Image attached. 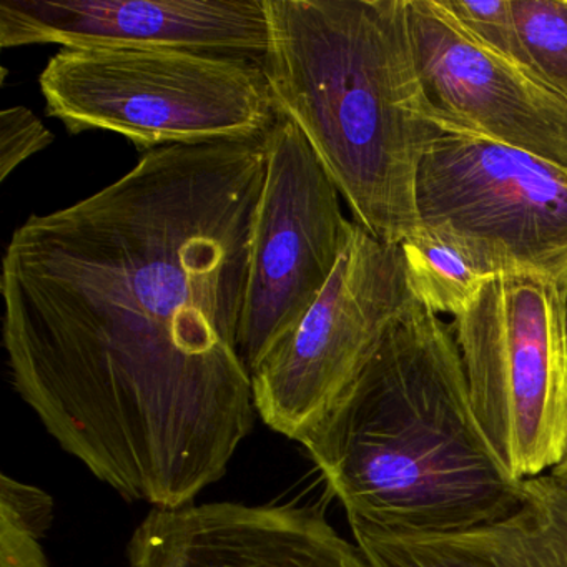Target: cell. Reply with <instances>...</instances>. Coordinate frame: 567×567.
<instances>
[{
	"mask_svg": "<svg viewBox=\"0 0 567 567\" xmlns=\"http://www.w3.org/2000/svg\"><path fill=\"white\" fill-rule=\"evenodd\" d=\"M440 2L463 25L464 31L473 35L480 44L529 71L511 0H440Z\"/></svg>",
	"mask_w": 567,
	"mask_h": 567,
	"instance_id": "cell-15",
	"label": "cell"
},
{
	"mask_svg": "<svg viewBox=\"0 0 567 567\" xmlns=\"http://www.w3.org/2000/svg\"><path fill=\"white\" fill-rule=\"evenodd\" d=\"M350 523L393 533L484 526L516 509L473 403L453 327L416 303L301 443Z\"/></svg>",
	"mask_w": 567,
	"mask_h": 567,
	"instance_id": "cell-2",
	"label": "cell"
},
{
	"mask_svg": "<svg viewBox=\"0 0 567 567\" xmlns=\"http://www.w3.org/2000/svg\"><path fill=\"white\" fill-rule=\"evenodd\" d=\"M128 567H371L317 509L293 504H187L152 509Z\"/></svg>",
	"mask_w": 567,
	"mask_h": 567,
	"instance_id": "cell-11",
	"label": "cell"
},
{
	"mask_svg": "<svg viewBox=\"0 0 567 567\" xmlns=\"http://www.w3.org/2000/svg\"><path fill=\"white\" fill-rule=\"evenodd\" d=\"M350 526L371 567H567V484L550 473L524 480L513 513L456 533Z\"/></svg>",
	"mask_w": 567,
	"mask_h": 567,
	"instance_id": "cell-12",
	"label": "cell"
},
{
	"mask_svg": "<svg viewBox=\"0 0 567 567\" xmlns=\"http://www.w3.org/2000/svg\"><path fill=\"white\" fill-rule=\"evenodd\" d=\"M240 351L254 370L313 307L350 238L340 192L300 128L278 115L264 138Z\"/></svg>",
	"mask_w": 567,
	"mask_h": 567,
	"instance_id": "cell-8",
	"label": "cell"
},
{
	"mask_svg": "<svg viewBox=\"0 0 567 567\" xmlns=\"http://www.w3.org/2000/svg\"><path fill=\"white\" fill-rule=\"evenodd\" d=\"M417 74L437 125L567 168V101L464 31L440 0H408Z\"/></svg>",
	"mask_w": 567,
	"mask_h": 567,
	"instance_id": "cell-9",
	"label": "cell"
},
{
	"mask_svg": "<svg viewBox=\"0 0 567 567\" xmlns=\"http://www.w3.org/2000/svg\"><path fill=\"white\" fill-rule=\"evenodd\" d=\"M0 517L14 520L44 537L54 520V499L39 487L2 474Z\"/></svg>",
	"mask_w": 567,
	"mask_h": 567,
	"instance_id": "cell-17",
	"label": "cell"
},
{
	"mask_svg": "<svg viewBox=\"0 0 567 567\" xmlns=\"http://www.w3.org/2000/svg\"><path fill=\"white\" fill-rule=\"evenodd\" d=\"M261 62L280 117L354 221L386 244L417 228L416 175L441 132L417 74L408 0H267Z\"/></svg>",
	"mask_w": 567,
	"mask_h": 567,
	"instance_id": "cell-3",
	"label": "cell"
},
{
	"mask_svg": "<svg viewBox=\"0 0 567 567\" xmlns=\"http://www.w3.org/2000/svg\"><path fill=\"white\" fill-rule=\"evenodd\" d=\"M451 327L501 463L520 481L549 473L567 451V288L499 274Z\"/></svg>",
	"mask_w": 567,
	"mask_h": 567,
	"instance_id": "cell-5",
	"label": "cell"
},
{
	"mask_svg": "<svg viewBox=\"0 0 567 567\" xmlns=\"http://www.w3.org/2000/svg\"><path fill=\"white\" fill-rule=\"evenodd\" d=\"M553 476H556L557 480L563 481L564 484H567V451L564 454L563 460L549 471Z\"/></svg>",
	"mask_w": 567,
	"mask_h": 567,
	"instance_id": "cell-19",
	"label": "cell"
},
{
	"mask_svg": "<svg viewBox=\"0 0 567 567\" xmlns=\"http://www.w3.org/2000/svg\"><path fill=\"white\" fill-rule=\"evenodd\" d=\"M34 530L0 517V567H51Z\"/></svg>",
	"mask_w": 567,
	"mask_h": 567,
	"instance_id": "cell-18",
	"label": "cell"
},
{
	"mask_svg": "<svg viewBox=\"0 0 567 567\" xmlns=\"http://www.w3.org/2000/svg\"><path fill=\"white\" fill-rule=\"evenodd\" d=\"M417 224L463 247L487 274L567 288V168L441 127L416 175Z\"/></svg>",
	"mask_w": 567,
	"mask_h": 567,
	"instance_id": "cell-6",
	"label": "cell"
},
{
	"mask_svg": "<svg viewBox=\"0 0 567 567\" xmlns=\"http://www.w3.org/2000/svg\"><path fill=\"white\" fill-rule=\"evenodd\" d=\"M416 303L400 245L351 221L347 247L313 307L251 370L258 416L303 443Z\"/></svg>",
	"mask_w": 567,
	"mask_h": 567,
	"instance_id": "cell-7",
	"label": "cell"
},
{
	"mask_svg": "<svg viewBox=\"0 0 567 567\" xmlns=\"http://www.w3.org/2000/svg\"><path fill=\"white\" fill-rule=\"evenodd\" d=\"M267 0H0V45L175 49L264 62Z\"/></svg>",
	"mask_w": 567,
	"mask_h": 567,
	"instance_id": "cell-10",
	"label": "cell"
},
{
	"mask_svg": "<svg viewBox=\"0 0 567 567\" xmlns=\"http://www.w3.org/2000/svg\"><path fill=\"white\" fill-rule=\"evenodd\" d=\"M529 71L567 101V0H511Z\"/></svg>",
	"mask_w": 567,
	"mask_h": 567,
	"instance_id": "cell-14",
	"label": "cell"
},
{
	"mask_svg": "<svg viewBox=\"0 0 567 567\" xmlns=\"http://www.w3.org/2000/svg\"><path fill=\"white\" fill-rule=\"evenodd\" d=\"M264 138L148 151L32 215L2 260L16 391L62 450L154 509L194 503L254 430L240 334Z\"/></svg>",
	"mask_w": 567,
	"mask_h": 567,
	"instance_id": "cell-1",
	"label": "cell"
},
{
	"mask_svg": "<svg viewBox=\"0 0 567 567\" xmlns=\"http://www.w3.org/2000/svg\"><path fill=\"white\" fill-rule=\"evenodd\" d=\"M400 250L414 298L436 315L464 313L493 278L456 241L420 224Z\"/></svg>",
	"mask_w": 567,
	"mask_h": 567,
	"instance_id": "cell-13",
	"label": "cell"
},
{
	"mask_svg": "<svg viewBox=\"0 0 567 567\" xmlns=\"http://www.w3.org/2000/svg\"><path fill=\"white\" fill-rule=\"evenodd\" d=\"M71 134L107 131L138 148L258 141L278 112L258 62L175 49H61L39 78Z\"/></svg>",
	"mask_w": 567,
	"mask_h": 567,
	"instance_id": "cell-4",
	"label": "cell"
},
{
	"mask_svg": "<svg viewBox=\"0 0 567 567\" xmlns=\"http://www.w3.org/2000/svg\"><path fill=\"white\" fill-rule=\"evenodd\" d=\"M54 135L28 107H9L0 114V181L4 182L16 168L32 155L48 148Z\"/></svg>",
	"mask_w": 567,
	"mask_h": 567,
	"instance_id": "cell-16",
	"label": "cell"
}]
</instances>
